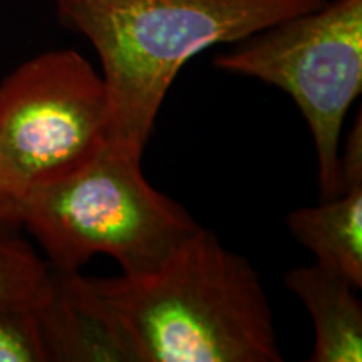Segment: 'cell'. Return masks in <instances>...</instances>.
<instances>
[{
  "mask_svg": "<svg viewBox=\"0 0 362 362\" xmlns=\"http://www.w3.org/2000/svg\"><path fill=\"white\" fill-rule=\"evenodd\" d=\"M19 211L49 265L69 272L104 253L126 275L146 274L200 228L185 206L148 183L141 160L110 146L74 173L25 194Z\"/></svg>",
  "mask_w": 362,
  "mask_h": 362,
  "instance_id": "cell-3",
  "label": "cell"
},
{
  "mask_svg": "<svg viewBox=\"0 0 362 362\" xmlns=\"http://www.w3.org/2000/svg\"><path fill=\"white\" fill-rule=\"evenodd\" d=\"M35 315L47 362H138L123 325L79 270L51 267V293Z\"/></svg>",
  "mask_w": 362,
  "mask_h": 362,
  "instance_id": "cell-6",
  "label": "cell"
},
{
  "mask_svg": "<svg viewBox=\"0 0 362 362\" xmlns=\"http://www.w3.org/2000/svg\"><path fill=\"white\" fill-rule=\"evenodd\" d=\"M325 0H56L57 19L88 39L103 66L110 141L141 160L166 93L189 59L237 44Z\"/></svg>",
  "mask_w": 362,
  "mask_h": 362,
  "instance_id": "cell-2",
  "label": "cell"
},
{
  "mask_svg": "<svg viewBox=\"0 0 362 362\" xmlns=\"http://www.w3.org/2000/svg\"><path fill=\"white\" fill-rule=\"evenodd\" d=\"M215 66L296 101L314 139L320 197H339L342 124L362 90V0H325L240 40Z\"/></svg>",
  "mask_w": 362,
  "mask_h": 362,
  "instance_id": "cell-4",
  "label": "cell"
},
{
  "mask_svg": "<svg viewBox=\"0 0 362 362\" xmlns=\"http://www.w3.org/2000/svg\"><path fill=\"white\" fill-rule=\"evenodd\" d=\"M0 362H47L30 307H0Z\"/></svg>",
  "mask_w": 362,
  "mask_h": 362,
  "instance_id": "cell-10",
  "label": "cell"
},
{
  "mask_svg": "<svg viewBox=\"0 0 362 362\" xmlns=\"http://www.w3.org/2000/svg\"><path fill=\"white\" fill-rule=\"evenodd\" d=\"M22 226L17 203L0 193V233H16Z\"/></svg>",
  "mask_w": 362,
  "mask_h": 362,
  "instance_id": "cell-11",
  "label": "cell"
},
{
  "mask_svg": "<svg viewBox=\"0 0 362 362\" xmlns=\"http://www.w3.org/2000/svg\"><path fill=\"white\" fill-rule=\"evenodd\" d=\"M123 325L138 362H280L259 272L200 228L139 275L88 277Z\"/></svg>",
  "mask_w": 362,
  "mask_h": 362,
  "instance_id": "cell-1",
  "label": "cell"
},
{
  "mask_svg": "<svg viewBox=\"0 0 362 362\" xmlns=\"http://www.w3.org/2000/svg\"><path fill=\"white\" fill-rule=\"evenodd\" d=\"M287 226L317 264L362 287V183L349 185L319 206L297 208Z\"/></svg>",
  "mask_w": 362,
  "mask_h": 362,
  "instance_id": "cell-8",
  "label": "cell"
},
{
  "mask_svg": "<svg viewBox=\"0 0 362 362\" xmlns=\"http://www.w3.org/2000/svg\"><path fill=\"white\" fill-rule=\"evenodd\" d=\"M101 74L74 49L39 54L0 83V193L19 203L74 173L110 141Z\"/></svg>",
  "mask_w": 362,
  "mask_h": 362,
  "instance_id": "cell-5",
  "label": "cell"
},
{
  "mask_svg": "<svg viewBox=\"0 0 362 362\" xmlns=\"http://www.w3.org/2000/svg\"><path fill=\"white\" fill-rule=\"evenodd\" d=\"M285 285L305 305L314 324L310 362L362 361V304L349 280L327 267H297Z\"/></svg>",
  "mask_w": 362,
  "mask_h": 362,
  "instance_id": "cell-7",
  "label": "cell"
},
{
  "mask_svg": "<svg viewBox=\"0 0 362 362\" xmlns=\"http://www.w3.org/2000/svg\"><path fill=\"white\" fill-rule=\"evenodd\" d=\"M51 293V265L16 233H0V307L37 309Z\"/></svg>",
  "mask_w": 362,
  "mask_h": 362,
  "instance_id": "cell-9",
  "label": "cell"
}]
</instances>
